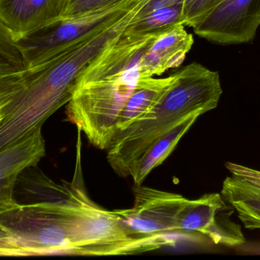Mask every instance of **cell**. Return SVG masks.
Returning a JSON list of instances; mask_svg holds the SVG:
<instances>
[{"label": "cell", "instance_id": "obj_3", "mask_svg": "<svg viewBox=\"0 0 260 260\" xmlns=\"http://www.w3.org/2000/svg\"><path fill=\"white\" fill-rule=\"evenodd\" d=\"M218 72L193 62L174 73V82L143 118L118 131L108 148V161L121 177L165 133L195 113L215 109L222 95Z\"/></svg>", "mask_w": 260, "mask_h": 260}, {"label": "cell", "instance_id": "obj_20", "mask_svg": "<svg viewBox=\"0 0 260 260\" xmlns=\"http://www.w3.org/2000/svg\"><path fill=\"white\" fill-rule=\"evenodd\" d=\"M2 120H3V117H2L1 114H0V122H1Z\"/></svg>", "mask_w": 260, "mask_h": 260}, {"label": "cell", "instance_id": "obj_2", "mask_svg": "<svg viewBox=\"0 0 260 260\" xmlns=\"http://www.w3.org/2000/svg\"><path fill=\"white\" fill-rule=\"evenodd\" d=\"M158 35L124 32L81 76L67 115L96 148H109L117 132V118L140 79L141 57Z\"/></svg>", "mask_w": 260, "mask_h": 260}, {"label": "cell", "instance_id": "obj_12", "mask_svg": "<svg viewBox=\"0 0 260 260\" xmlns=\"http://www.w3.org/2000/svg\"><path fill=\"white\" fill-rule=\"evenodd\" d=\"M201 115L200 113H195L183 119L172 129L159 137L143 155L132 165L129 174L136 186L142 185L151 171L160 166L169 157L183 135Z\"/></svg>", "mask_w": 260, "mask_h": 260}, {"label": "cell", "instance_id": "obj_5", "mask_svg": "<svg viewBox=\"0 0 260 260\" xmlns=\"http://www.w3.org/2000/svg\"><path fill=\"white\" fill-rule=\"evenodd\" d=\"M136 0H121L96 12L60 19L15 38L28 68L59 54L76 42L120 18Z\"/></svg>", "mask_w": 260, "mask_h": 260}, {"label": "cell", "instance_id": "obj_7", "mask_svg": "<svg viewBox=\"0 0 260 260\" xmlns=\"http://www.w3.org/2000/svg\"><path fill=\"white\" fill-rule=\"evenodd\" d=\"M235 209L221 194H206L201 198L189 200L178 217L177 235L200 234L214 244L238 247L246 242L239 224L232 220Z\"/></svg>", "mask_w": 260, "mask_h": 260}, {"label": "cell", "instance_id": "obj_14", "mask_svg": "<svg viewBox=\"0 0 260 260\" xmlns=\"http://www.w3.org/2000/svg\"><path fill=\"white\" fill-rule=\"evenodd\" d=\"M221 195L234 208L245 228L260 229V187L238 177L223 182Z\"/></svg>", "mask_w": 260, "mask_h": 260}, {"label": "cell", "instance_id": "obj_4", "mask_svg": "<svg viewBox=\"0 0 260 260\" xmlns=\"http://www.w3.org/2000/svg\"><path fill=\"white\" fill-rule=\"evenodd\" d=\"M0 230L11 257L73 256L82 222L74 195L63 184L56 199L0 210Z\"/></svg>", "mask_w": 260, "mask_h": 260}, {"label": "cell", "instance_id": "obj_10", "mask_svg": "<svg viewBox=\"0 0 260 260\" xmlns=\"http://www.w3.org/2000/svg\"><path fill=\"white\" fill-rule=\"evenodd\" d=\"M192 34L177 24L156 37L147 47L139 63L140 77L160 76L180 67L193 45Z\"/></svg>", "mask_w": 260, "mask_h": 260}, {"label": "cell", "instance_id": "obj_6", "mask_svg": "<svg viewBox=\"0 0 260 260\" xmlns=\"http://www.w3.org/2000/svg\"><path fill=\"white\" fill-rule=\"evenodd\" d=\"M133 192V208L114 211L130 236L146 238L177 235L179 215L189 199L141 185Z\"/></svg>", "mask_w": 260, "mask_h": 260}, {"label": "cell", "instance_id": "obj_18", "mask_svg": "<svg viewBox=\"0 0 260 260\" xmlns=\"http://www.w3.org/2000/svg\"><path fill=\"white\" fill-rule=\"evenodd\" d=\"M121 0H68L62 18L81 16L96 12Z\"/></svg>", "mask_w": 260, "mask_h": 260}, {"label": "cell", "instance_id": "obj_15", "mask_svg": "<svg viewBox=\"0 0 260 260\" xmlns=\"http://www.w3.org/2000/svg\"><path fill=\"white\" fill-rule=\"evenodd\" d=\"M183 3L154 9L143 15H136L126 33L132 35H157L183 23Z\"/></svg>", "mask_w": 260, "mask_h": 260}, {"label": "cell", "instance_id": "obj_11", "mask_svg": "<svg viewBox=\"0 0 260 260\" xmlns=\"http://www.w3.org/2000/svg\"><path fill=\"white\" fill-rule=\"evenodd\" d=\"M68 0H0V18L15 38L63 16Z\"/></svg>", "mask_w": 260, "mask_h": 260}, {"label": "cell", "instance_id": "obj_17", "mask_svg": "<svg viewBox=\"0 0 260 260\" xmlns=\"http://www.w3.org/2000/svg\"><path fill=\"white\" fill-rule=\"evenodd\" d=\"M223 0H185L183 6V23L193 27Z\"/></svg>", "mask_w": 260, "mask_h": 260}, {"label": "cell", "instance_id": "obj_13", "mask_svg": "<svg viewBox=\"0 0 260 260\" xmlns=\"http://www.w3.org/2000/svg\"><path fill=\"white\" fill-rule=\"evenodd\" d=\"M173 82L174 74L165 78L140 77L117 118V131L125 129L149 112Z\"/></svg>", "mask_w": 260, "mask_h": 260}, {"label": "cell", "instance_id": "obj_16", "mask_svg": "<svg viewBox=\"0 0 260 260\" xmlns=\"http://www.w3.org/2000/svg\"><path fill=\"white\" fill-rule=\"evenodd\" d=\"M27 68L15 36L0 18V73H14Z\"/></svg>", "mask_w": 260, "mask_h": 260}, {"label": "cell", "instance_id": "obj_1", "mask_svg": "<svg viewBox=\"0 0 260 260\" xmlns=\"http://www.w3.org/2000/svg\"><path fill=\"white\" fill-rule=\"evenodd\" d=\"M110 44L105 32H92L36 67L0 73V151L42 129L68 104L82 73Z\"/></svg>", "mask_w": 260, "mask_h": 260}, {"label": "cell", "instance_id": "obj_19", "mask_svg": "<svg viewBox=\"0 0 260 260\" xmlns=\"http://www.w3.org/2000/svg\"><path fill=\"white\" fill-rule=\"evenodd\" d=\"M225 166L233 177H238L260 187V171L234 163H227Z\"/></svg>", "mask_w": 260, "mask_h": 260}, {"label": "cell", "instance_id": "obj_8", "mask_svg": "<svg viewBox=\"0 0 260 260\" xmlns=\"http://www.w3.org/2000/svg\"><path fill=\"white\" fill-rule=\"evenodd\" d=\"M260 26V0H223L192 27L198 36L222 45L247 44Z\"/></svg>", "mask_w": 260, "mask_h": 260}, {"label": "cell", "instance_id": "obj_9", "mask_svg": "<svg viewBox=\"0 0 260 260\" xmlns=\"http://www.w3.org/2000/svg\"><path fill=\"white\" fill-rule=\"evenodd\" d=\"M45 155L42 129L0 151V210L18 203L14 190L18 177L25 169L36 166Z\"/></svg>", "mask_w": 260, "mask_h": 260}]
</instances>
